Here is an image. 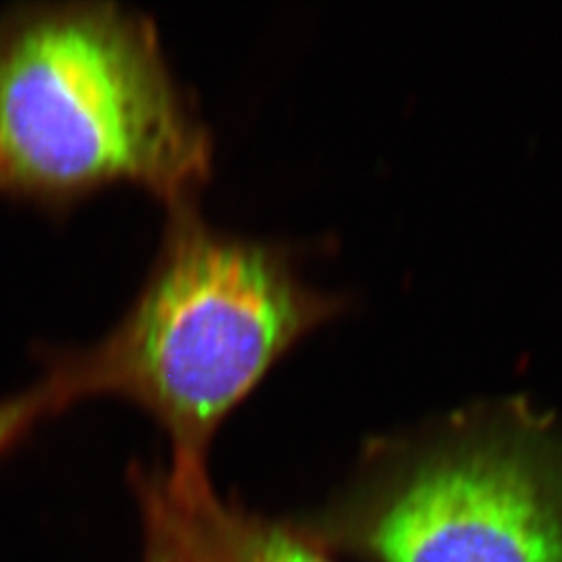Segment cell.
<instances>
[{
	"instance_id": "obj_1",
	"label": "cell",
	"mask_w": 562,
	"mask_h": 562,
	"mask_svg": "<svg viewBox=\"0 0 562 562\" xmlns=\"http://www.w3.org/2000/svg\"><path fill=\"white\" fill-rule=\"evenodd\" d=\"M215 144L157 23L115 2H32L0 15V199L65 213L134 186L199 202Z\"/></svg>"
},
{
	"instance_id": "obj_2",
	"label": "cell",
	"mask_w": 562,
	"mask_h": 562,
	"mask_svg": "<svg viewBox=\"0 0 562 562\" xmlns=\"http://www.w3.org/2000/svg\"><path fill=\"white\" fill-rule=\"evenodd\" d=\"M344 308L302 278L285 244L217 229L186 202L167 209L153 267L117 325L57 357L80 401L115 396L153 417L171 448L167 480L199 485L223 422Z\"/></svg>"
},
{
	"instance_id": "obj_3",
	"label": "cell",
	"mask_w": 562,
	"mask_h": 562,
	"mask_svg": "<svg viewBox=\"0 0 562 562\" xmlns=\"http://www.w3.org/2000/svg\"><path fill=\"white\" fill-rule=\"evenodd\" d=\"M301 531L364 562H562V415L510 396L378 440Z\"/></svg>"
},
{
	"instance_id": "obj_4",
	"label": "cell",
	"mask_w": 562,
	"mask_h": 562,
	"mask_svg": "<svg viewBox=\"0 0 562 562\" xmlns=\"http://www.w3.org/2000/svg\"><path fill=\"white\" fill-rule=\"evenodd\" d=\"M162 485L176 508L190 562H334L301 529L223 504L211 482L196 487Z\"/></svg>"
},
{
	"instance_id": "obj_5",
	"label": "cell",
	"mask_w": 562,
	"mask_h": 562,
	"mask_svg": "<svg viewBox=\"0 0 562 562\" xmlns=\"http://www.w3.org/2000/svg\"><path fill=\"white\" fill-rule=\"evenodd\" d=\"M44 375L34 385L15 396L0 401V461L13 452L41 423L80 402L76 387L65 367L55 359L53 350L46 355Z\"/></svg>"
},
{
	"instance_id": "obj_6",
	"label": "cell",
	"mask_w": 562,
	"mask_h": 562,
	"mask_svg": "<svg viewBox=\"0 0 562 562\" xmlns=\"http://www.w3.org/2000/svg\"><path fill=\"white\" fill-rule=\"evenodd\" d=\"M138 490L146 531L142 562H190L180 521L161 487L157 483L144 482L138 485Z\"/></svg>"
}]
</instances>
